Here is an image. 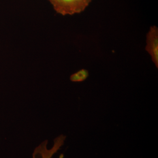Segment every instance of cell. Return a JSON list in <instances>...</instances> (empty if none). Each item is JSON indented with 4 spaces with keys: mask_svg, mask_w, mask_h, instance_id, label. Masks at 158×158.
<instances>
[{
    "mask_svg": "<svg viewBox=\"0 0 158 158\" xmlns=\"http://www.w3.org/2000/svg\"><path fill=\"white\" fill-rule=\"evenodd\" d=\"M57 13L72 15L84 11L92 0H49Z\"/></svg>",
    "mask_w": 158,
    "mask_h": 158,
    "instance_id": "1",
    "label": "cell"
},
{
    "mask_svg": "<svg viewBox=\"0 0 158 158\" xmlns=\"http://www.w3.org/2000/svg\"><path fill=\"white\" fill-rule=\"evenodd\" d=\"M64 142V139L59 136L54 139L53 146L48 148V141L45 140L35 149L32 154V158H52L62 147Z\"/></svg>",
    "mask_w": 158,
    "mask_h": 158,
    "instance_id": "2",
    "label": "cell"
},
{
    "mask_svg": "<svg viewBox=\"0 0 158 158\" xmlns=\"http://www.w3.org/2000/svg\"><path fill=\"white\" fill-rule=\"evenodd\" d=\"M145 49L150 55L156 68H158V29L156 26L150 27L147 34Z\"/></svg>",
    "mask_w": 158,
    "mask_h": 158,
    "instance_id": "3",
    "label": "cell"
},
{
    "mask_svg": "<svg viewBox=\"0 0 158 158\" xmlns=\"http://www.w3.org/2000/svg\"><path fill=\"white\" fill-rule=\"evenodd\" d=\"M89 76V72L85 69H81L73 74L70 80L74 82H80L85 80Z\"/></svg>",
    "mask_w": 158,
    "mask_h": 158,
    "instance_id": "4",
    "label": "cell"
}]
</instances>
